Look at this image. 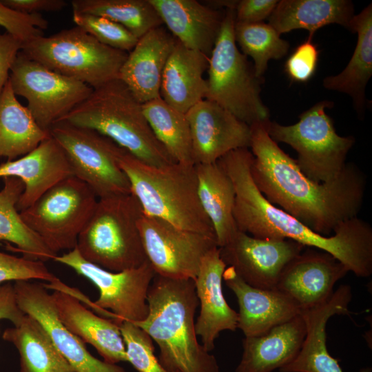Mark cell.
<instances>
[{"label": "cell", "instance_id": "cell-6", "mask_svg": "<svg viewBox=\"0 0 372 372\" xmlns=\"http://www.w3.org/2000/svg\"><path fill=\"white\" fill-rule=\"evenodd\" d=\"M143 214L132 193L98 198L76 248L85 260L107 271L141 267L148 261L138 225Z\"/></svg>", "mask_w": 372, "mask_h": 372}, {"label": "cell", "instance_id": "cell-44", "mask_svg": "<svg viewBox=\"0 0 372 372\" xmlns=\"http://www.w3.org/2000/svg\"><path fill=\"white\" fill-rule=\"evenodd\" d=\"M3 4L17 12L32 14L40 12H58L67 6L64 0H1Z\"/></svg>", "mask_w": 372, "mask_h": 372}, {"label": "cell", "instance_id": "cell-4", "mask_svg": "<svg viewBox=\"0 0 372 372\" xmlns=\"http://www.w3.org/2000/svg\"><path fill=\"white\" fill-rule=\"evenodd\" d=\"M118 163L145 215L187 231L216 237L200 204L194 165H150L121 148Z\"/></svg>", "mask_w": 372, "mask_h": 372}, {"label": "cell", "instance_id": "cell-43", "mask_svg": "<svg viewBox=\"0 0 372 372\" xmlns=\"http://www.w3.org/2000/svg\"><path fill=\"white\" fill-rule=\"evenodd\" d=\"M23 43L8 32L0 33V95L9 79L11 68Z\"/></svg>", "mask_w": 372, "mask_h": 372}, {"label": "cell", "instance_id": "cell-10", "mask_svg": "<svg viewBox=\"0 0 372 372\" xmlns=\"http://www.w3.org/2000/svg\"><path fill=\"white\" fill-rule=\"evenodd\" d=\"M97 201L87 184L71 176L54 184L19 213L27 226L57 254L76 247Z\"/></svg>", "mask_w": 372, "mask_h": 372}, {"label": "cell", "instance_id": "cell-28", "mask_svg": "<svg viewBox=\"0 0 372 372\" xmlns=\"http://www.w3.org/2000/svg\"><path fill=\"white\" fill-rule=\"evenodd\" d=\"M354 16L348 0H282L269 17V24L281 34L296 29L309 32V39L320 28L332 23L349 28Z\"/></svg>", "mask_w": 372, "mask_h": 372}, {"label": "cell", "instance_id": "cell-2", "mask_svg": "<svg viewBox=\"0 0 372 372\" xmlns=\"http://www.w3.org/2000/svg\"><path fill=\"white\" fill-rule=\"evenodd\" d=\"M253 154L248 148L232 150L217 162L231 178L238 230L262 239H289L326 251L358 277L372 274V228L358 216L341 223L329 236L310 229L269 203L251 175Z\"/></svg>", "mask_w": 372, "mask_h": 372}, {"label": "cell", "instance_id": "cell-40", "mask_svg": "<svg viewBox=\"0 0 372 372\" xmlns=\"http://www.w3.org/2000/svg\"><path fill=\"white\" fill-rule=\"evenodd\" d=\"M0 25L24 43L43 35V30L48 27V21L41 14H23L0 1Z\"/></svg>", "mask_w": 372, "mask_h": 372}, {"label": "cell", "instance_id": "cell-1", "mask_svg": "<svg viewBox=\"0 0 372 372\" xmlns=\"http://www.w3.org/2000/svg\"><path fill=\"white\" fill-rule=\"evenodd\" d=\"M250 129L251 175L269 203L325 236L358 216L364 202L366 178L355 165L347 163L331 182L316 183L269 136L265 122L254 123Z\"/></svg>", "mask_w": 372, "mask_h": 372}, {"label": "cell", "instance_id": "cell-9", "mask_svg": "<svg viewBox=\"0 0 372 372\" xmlns=\"http://www.w3.org/2000/svg\"><path fill=\"white\" fill-rule=\"evenodd\" d=\"M333 102L323 101L302 112L295 124L265 122L269 136L294 149L300 171L311 180L322 183L336 178L345 167L347 156L355 143L352 136L338 135L325 110Z\"/></svg>", "mask_w": 372, "mask_h": 372}, {"label": "cell", "instance_id": "cell-30", "mask_svg": "<svg viewBox=\"0 0 372 372\" xmlns=\"http://www.w3.org/2000/svg\"><path fill=\"white\" fill-rule=\"evenodd\" d=\"M195 167L200 204L213 226L218 247H223L238 231L233 216V183L217 161Z\"/></svg>", "mask_w": 372, "mask_h": 372}, {"label": "cell", "instance_id": "cell-13", "mask_svg": "<svg viewBox=\"0 0 372 372\" xmlns=\"http://www.w3.org/2000/svg\"><path fill=\"white\" fill-rule=\"evenodd\" d=\"M9 81L14 94L26 99L37 125L48 132L93 91L88 85L50 70L21 51L11 68Z\"/></svg>", "mask_w": 372, "mask_h": 372}, {"label": "cell", "instance_id": "cell-36", "mask_svg": "<svg viewBox=\"0 0 372 372\" xmlns=\"http://www.w3.org/2000/svg\"><path fill=\"white\" fill-rule=\"evenodd\" d=\"M234 37L242 54L253 59L255 74L260 79L267 70L269 61L285 56L289 48V43L271 25L263 22H235Z\"/></svg>", "mask_w": 372, "mask_h": 372}, {"label": "cell", "instance_id": "cell-11", "mask_svg": "<svg viewBox=\"0 0 372 372\" xmlns=\"http://www.w3.org/2000/svg\"><path fill=\"white\" fill-rule=\"evenodd\" d=\"M50 135L63 149L73 176L87 184L98 198L131 194L129 180L118 163L121 147L92 129L64 121Z\"/></svg>", "mask_w": 372, "mask_h": 372}, {"label": "cell", "instance_id": "cell-41", "mask_svg": "<svg viewBox=\"0 0 372 372\" xmlns=\"http://www.w3.org/2000/svg\"><path fill=\"white\" fill-rule=\"evenodd\" d=\"M319 52L308 38L299 45L286 61L285 69L289 79L296 82H307L315 74Z\"/></svg>", "mask_w": 372, "mask_h": 372}, {"label": "cell", "instance_id": "cell-21", "mask_svg": "<svg viewBox=\"0 0 372 372\" xmlns=\"http://www.w3.org/2000/svg\"><path fill=\"white\" fill-rule=\"evenodd\" d=\"M223 280L235 294L239 311L238 329L245 337L258 336L274 327L300 315L299 305L277 289L252 287L241 279L231 267H227Z\"/></svg>", "mask_w": 372, "mask_h": 372}, {"label": "cell", "instance_id": "cell-15", "mask_svg": "<svg viewBox=\"0 0 372 372\" xmlns=\"http://www.w3.org/2000/svg\"><path fill=\"white\" fill-rule=\"evenodd\" d=\"M289 239H262L238 231L232 239L219 247L227 267L248 285L275 289L286 266L304 249Z\"/></svg>", "mask_w": 372, "mask_h": 372}, {"label": "cell", "instance_id": "cell-17", "mask_svg": "<svg viewBox=\"0 0 372 372\" xmlns=\"http://www.w3.org/2000/svg\"><path fill=\"white\" fill-rule=\"evenodd\" d=\"M186 116L195 165L213 163L232 150L250 147V126L214 101H199Z\"/></svg>", "mask_w": 372, "mask_h": 372}, {"label": "cell", "instance_id": "cell-25", "mask_svg": "<svg viewBox=\"0 0 372 372\" xmlns=\"http://www.w3.org/2000/svg\"><path fill=\"white\" fill-rule=\"evenodd\" d=\"M163 24L185 47L209 57L223 17L218 10L196 0H149Z\"/></svg>", "mask_w": 372, "mask_h": 372}, {"label": "cell", "instance_id": "cell-39", "mask_svg": "<svg viewBox=\"0 0 372 372\" xmlns=\"http://www.w3.org/2000/svg\"><path fill=\"white\" fill-rule=\"evenodd\" d=\"M55 278L56 276L48 270L43 262L0 251V284L32 280L50 282Z\"/></svg>", "mask_w": 372, "mask_h": 372}, {"label": "cell", "instance_id": "cell-27", "mask_svg": "<svg viewBox=\"0 0 372 372\" xmlns=\"http://www.w3.org/2000/svg\"><path fill=\"white\" fill-rule=\"evenodd\" d=\"M209 58L177 41L163 72L161 98L184 114L205 99L207 82L203 74L207 70Z\"/></svg>", "mask_w": 372, "mask_h": 372}, {"label": "cell", "instance_id": "cell-14", "mask_svg": "<svg viewBox=\"0 0 372 372\" xmlns=\"http://www.w3.org/2000/svg\"><path fill=\"white\" fill-rule=\"evenodd\" d=\"M138 225L147 260L156 274L163 277L194 280L203 258L218 247L215 237L144 214Z\"/></svg>", "mask_w": 372, "mask_h": 372}, {"label": "cell", "instance_id": "cell-19", "mask_svg": "<svg viewBox=\"0 0 372 372\" xmlns=\"http://www.w3.org/2000/svg\"><path fill=\"white\" fill-rule=\"evenodd\" d=\"M43 285L54 290L52 296L57 316L70 332L94 347L105 362H127L125 347L118 324L87 309L69 287L56 277Z\"/></svg>", "mask_w": 372, "mask_h": 372}, {"label": "cell", "instance_id": "cell-12", "mask_svg": "<svg viewBox=\"0 0 372 372\" xmlns=\"http://www.w3.org/2000/svg\"><path fill=\"white\" fill-rule=\"evenodd\" d=\"M53 260L70 267L98 288L99 296L92 309L99 314L118 325L123 321L140 322L147 317V293L156 276L148 261L136 269L113 272L87 262L76 247Z\"/></svg>", "mask_w": 372, "mask_h": 372}, {"label": "cell", "instance_id": "cell-3", "mask_svg": "<svg viewBox=\"0 0 372 372\" xmlns=\"http://www.w3.org/2000/svg\"><path fill=\"white\" fill-rule=\"evenodd\" d=\"M148 314L134 322L159 347V362L171 372H220L215 356L198 342L194 316L199 304L192 279L156 274L148 290Z\"/></svg>", "mask_w": 372, "mask_h": 372}, {"label": "cell", "instance_id": "cell-20", "mask_svg": "<svg viewBox=\"0 0 372 372\" xmlns=\"http://www.w3.org/2000/svg\"><path fill=\"white\" fill-rule=\"evenodd\" d=\"M226 267L219 247H214L203 258L194 280L200 304L195 330L209 352L214 349L215 340L220 332L238 329V314L227 304L223 293L222 281Z\"/></svg>", "mask_w": 372, "mask_h": 372}, {"label": "cell", "instance_id": "cell-8", "mask_svg": "<svg viewBox=\"0 0 372 372\" xmlns=\"http://www.w3.org/2000/svg\"><path fill=\"white\" fill-rule=\"evenodd\" d=\"M22 53L61 75L92 89L118 79L128 52L107 46L75 26L23 43Z\"/></svg>", "mask_w": 372, "mask_h": 372}, {"label": "cell", "instance_id": "cell-42", "mask_svg": "<svg viewBox=\"0 0 372 372\" xmlns=\"http://www.w3.org/2000/svg\"><path fill=\"white\" fill-rule=\"evenodd\" d=\"M276 0H241L234 6L235 22L254 23L269 18L275 9Z\"/></svg>", "mask_w": 372, "mask_h": 372}, {"label": "cell", "instance_id": "cell-7", "mask_svg": "<svg viewBox=\"0 0 372 372\" xmlns=\"http://www.w3.org/2000/svg\"><path fill=\"white\" fill-rule=\"evenodd\" d=\"M234 25V9L228 8L209 58L205 99L250 126L267 121L269 114L260 98L261 79L237 47Z\"/></svg>", "mask_w": 372, "mask_h": 372}, {"label": "cell", "instance_id": "cell-31", "mask_svg": "<svg viewBox=\"0 0 372 372\" xmlns=\"http://www.w3.org/2000/svg\"><path fill=\"white\" fill-rule=\"evenodd\" d=\"M2 338L12 343L20 356V372H75L50 336L33 317L25 314Z\"/></svg>", "mask_w": 372, "mask_h": 372}, {"label": "cell", "instance_id": "cell-22", "mask_svg": "<svg viewBox=\"0 0 372 372\" xmlns=\"http://www.w3.org/2000/svg\"><path fill=\"white\" fill-rule=\"evenodd\" d=\"M176 41V38L161 25L139 38L128 52L118 79L142 104L161 97L163 72Z\"/></svg>", "mask_w": 372, "mask_h": 372}, {"label": "cell", "instance_id": "cell-38", "mask_svg": "<svg viewBox=\"0 0 372 372\" xmlns=\"http://www.w3.org/2000/svg\"><path fill=\"white\" fill-rule=\"evenodd\" d=\"M119 329L125 344L127 362L138 372H171L155 355L153 340L141 327L130 321H123Z\"/></svg>", "mask_w": 372, "mask_h": 372}, {"label": "cell", "instance_id": "cell-37", "mask_svg": "<svg viewBox=\"0 0 372 372\" xmlns=\"http://www.w3.org/2000/svg\"><path fill=\"white\" fill-rule=\"evenodd\" d=\"M72 19L98 41L116 50L129 52L138 40L126 28L104 17L72 11Z\"/></svg>", "mask_w": 372, "mask_h": 372}, {"label": "cell", "instance_id": "cell-16", "mask_svg": "<svg viewBox=\"0 0 372 372\" xmlns=\"http://www.w3.org/2000/svg\"><path fill=\"white\" fill-rule=\"evenodd\" d=\"M13 285L20 309L42 325L75 372H127L116 364L94 357L85 343L63 324L57 316L52 293L43 283L18 280Z\"/></svg>", "mask_w": 372, "mask_h": 372}, {"label": "cell", "instance_id": "cell-29", "mask_svg": "<svg viewBox=\"0 0 372 372\" xmlns=\"http://www.w3.org/2000/svg\"><path fill=\"white\" fill-rule=\"evenodd\" d=\"M357 33L353 54L346 68L338 74L323 80L328 90L349 94L355 109L362 114L365 103V87L372 75V7L371 3L358 14H354L348 28Z\"/></svg>", "mask_w": 372, "mask_h": 372}, {"label": "cell", "instance_id": "cell-32", "mask_svg": "<svg viewBox=\"0 0 372 372\" xmlns=\"http://www.w3.org/2000/svg\"><path fill=\"white\" fill-rule=\"evenodd\" d=\"M50 136L19 103L8 79L0 95V157L17 159Z\"/></svg>", "mask_w": 372, "mask_h": 372}, {"label": "cell", "instance_id": "cell-24", "mask_svg": "<svg viewBox=\"0 0 372 372\" xmlns=\"http://www.w3.org/2000/svg\"><path fill=\"white\" fill-rule=\"evenodd\" d=\"M73 176L67 157L50 136L21 158L0 165V177H14L24 185L17 207L21 211L32 205L60 180Z\"/></svg>", "mask_w": 372, "mask_h": 372}, {"label": "cell", "instance_id": "cell-26", "mask_svg": "<svg viewBox=\"0 0 372 372\" xmlns=\"http://www.w3.org/2000/svg\"><path fill=\"white\" fill-rule=\"evenodd\" d=\"M306 335L302 315L277 325L264 334L245 337L242 354L235 372H272L290 363Z\"/></svg>", "mask_w": 372, "mask_h": 372}, {"label": "cell", "instance_id": "cell-33", "mask_svg": "<svg viewBox=\"0 0 372 372\" xmlns=\"http://www.w3.org/2000/svg\"><path fill=\"white\" fill-rule=\"evenodd\" d=\"M0 191V241L9 242L12 251L23 258L45 262L58 255L22 220L17 205L24 190L23 182L14 177H5Z\"/></svg>", "mask_w": 372, "mask_h": 372}, {"label": "cell", "instance_id": "cell-23", "mask_svg": "<svg viewBox=\"0 0 372 372\" xmlns=\"http://www.w3.org/2000/svg\"><path fill=\"white\" fill-rule=\"evenodd\" d=\"M351 300V287L344 285L327 301L302 311L306 326L305 338L296 358L280 369V372H343L338 361L327 350L326 326L333 316L350 313L349 305Z\"/></svg>", "mask_w": 372, "mask_h": 372}, {"label": "cell", "instance_id": "cell-34", "mask_svg": "<svg viewBox=\"0 0 372 372\" xmlns=\"http://www.w3.org/2000/svg\"><path fill=\"white\" fill-rule=\"evenodd\" d=\"M143 110L155 136L173 160L178 163L194 165L186 114L173 108L161 97L143 103Z\"/></svg>", "mask_w": 372, "mask_h": 372}, {"label": "cell", "instance_id": "cell-18", "mask_svg": "<svg viewBox=\"0 0 372 372\" xmlns=\"http://www.w3.org/2000/svg\"><path fill=\"white\" fill-rule=\"evenodd\" d=\"M348 272L347 267L330 254L309 247L286 266L276 289L304 311L327 301L335 283Z\"/></svg>", "mask_w": 372, "mask_h": 372}, {"label": "cell", "instance_id": "cell-45", "mask_svg": "<svg viewBox=\"0 0 372 372\" xmlns=\"http://www.w3.org/2000/svg\"><path fill=\"white\" fill-rule=\"evenodd\" d=\"M25 313L18 306L14 285L10 282L0 284V320H8L13 325L21 320Z\"/></svg>", "mask_w": 372, "mask_h": 372}, {"label": "cell", "instance_id": "cell-5", "mask_svg": "<svg viewBox=\"0 0 372 372\" xmlns=\"http://www.w3.org/2000/svg\"><path fill=\"white\" fill-rule=\"evenodd\" d=\"M61 121L95 130L146 164L176 163L155 136L143 104L119 79L93 89Z\"/></svg>", "mask_w": 372, "mask_h": 372}, {"label": "cell", "instance_id": "cell-35", "mask_svg": "<svg viewBox=\"0 0 372 372\" xmlns=\"http://www.w3.org/2000/svg\"><path fill=\"white\" fill-rule=\"evenodd\" d=\"M71 5L72 11L110 19L138 39L163 25L149 0H72Z\"/></svg>", "mask_w": 372, "mask_h": 372}]
</instances>
